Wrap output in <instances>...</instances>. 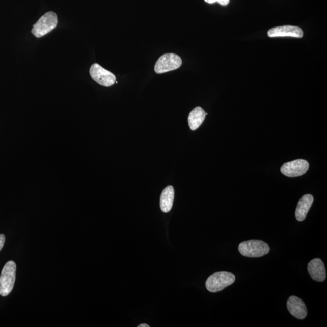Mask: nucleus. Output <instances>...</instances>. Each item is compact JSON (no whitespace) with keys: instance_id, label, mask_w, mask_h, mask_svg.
Here are the masks:
<instances>
[{"instance_id":"nucleus-1","label":"nucleus","mask_w":327,"mask_h":327,"mask_svg":"<svg viewBox=\"0 0 327 327\" xmlns=\"http://www.w3.org/2000/svg\"><path fill=\"white\" fill-rule=\"evenodd\" d=\"M235 275L229 272L220 271L210 276L206 283L208 291L211 293L219 292L235 283Z\"/></svg>"},{"instance_id":"nucleus-2","label":"nucleus","mask_w":327,"mask_h":327,"mask_svg":"<svg viewBox=\"0 0 327 327\" xmlns=\"http://www.w3.org/2000/svg\"><path fill=\"white\" fill-rule=\"evenodd\" d=\"M238 250L240 254L246 257L259 258L268 254L270 247L262 240H251L240 243Z\"/></svg>"},{"instance_id":"nucleus-3","label":"nucleus","mask_w":327,"mask_h":327,"mask_svg":"<svg viewBox=\"0 0 327 327\" xmlns=\"http://www.w3.org/2000/svg\"><path fill=\"white\" fill-rule=\"evenodd\" d=\"M17 266L14 261L6 263L0 275V295L7 296L14 288Z\"/></svg>"},{"instance_id":"nucleus-4","label":"nucleus","mask_w":327,"mask_h":327,"mask_svg":"<svg viewBox=\"0 0 327 327\" xmlns=\"http://www.w3.org/2000/svg\"><path fill=\"white\" fill-rule=\"evenodd\" d=\"M58 24V18L56 13L52 11L46 12L33 25L31 31L35 37L41 38L50 33Z\"/></svg>"},{"instance_id":"nucleus-5","label":"nucleus","mask_w":327,"mask_h":327,"mask_svg":"<svg viewBox=\"0 0 327 327\" xmlns=\"http://www.w3.org/2000/svg\"><path fill=\"white\" fill-rule=\"evenodd\" d=\"M181 57L175 53H166L163 54L157 61L155 71L158 74L165 73L178 69L182 65Z\"/></svg>"},{"instance_id":"nucleus-6","label":"nucleus","mask_w":327,"mask_h":327,"mask_svg":"<svg viewBox=\"0 0 327 327\" xmlns=\"http://www.w3.org/2000/svg\"><path fill=\"white\" fill-rule=\"evenodd\" d=\"M89 73L92 78L95 82L105 87L113 85L116 81V76L113 73L105 69L97 63H95L91 66Z\"/></svg>"},{"instance_id":"nucleus-7","label":"nucleus","mask_w":327,"mask_h":327,"mask_svg":"<svg viewBox=\"0 0 327 327\" xmlns=\"http://www.w3.org/2000/svg\"><path fill=\"white\" fill-rule=\"evenodd\" d=\"M309 169V164L306 160L297 159L285 163L281 168V172L288 177L294 178L305 174Z\"/></svg>"},{"instance_id":"nucleus-8","label":"nucleus","mask_w":327,"mask_h":327,"mask_svg":"<svg viewBox=\"0 0 327 327\" xmlns=\"http://www.w3.org/2000/svg\"><path fill=\"white\" fill-rule=\"evenodd\" d=\"M267 34L270 38L289 37L301 38H303L304 33L299 27L287 25L271 28Z\"/></svg>"},{"instance_id":"nucleus-9","label":"nucleus","mask_w":327,"mask_h":327,"mask_svg":"<svg viewBox=\"0 0 327 327\" xmlns=\"http://www.w3.org/2000/svg\"><path fill=\"white\" fill-rule=\"evenodd\" d=\"M287 307L291 315L298 319H305L307 316L306 304L298 297L290 296L287 301Z\"/></svg>"},{"instance_id":"nucleus-10","label":"nucleus","mask_w":327,"mask_h":327,"mask_svg":"<svg viewBox=\"0 0 327 327\" xmlns=\"http://www.w3.org/2000/svg\"><path fill=\"white\" fill-rule=\"evenodd\" d=\"M308 271L313 280L317 282L324 281L326 279V270L324 264L319 258L311 261L308 264Z\"/></svg>"},{"instance_id":"nucleus-11","label":"nucleus","mask_w":327,"mask_h":327,"mask_svg":"<svg viewBox=\"0 0 327 327\" xmlns=\"http://www.w3.org/2000/svg\"><path fill=\"white\" fill-rule=\"evenodd\" d=\"M314 198L312 195L306 194L300 199L298 203L295 216L299 221H303L306 219L307 213L313 203Z\"/></svg>"},{"instance_id":"nucleus-12","label":"nucleus","mask_w":327,"mask_h":327,"mask_svg":"<svg viewBox=\"0 0 327 327\" xmlns=\"http://www.w3.org/2000/svg\"><path fill=\"white\" fill-rule=\"evenodd\" d=\"M175 190L172 186H168L164 189L160 197V207L164 213H169L172 210L174 204Z\"/></svg>"},{"instance_id":"nucleus-13","label":"nucleus","mask_w":327,"mask_h":327,"mask_svg":"<svg viewBox=\"0 0 327 327\" xmlns=\"http://www.w3.org/2000/svg\"><path fill=\"white\" fill-rule=\"evenodd\" d=\"M207 113L201 107H196L190 112L188 117L189 127L192 130H196L203 124Z\"/></svg>"},{"instance_id":"nucleus-14","label":"nucleus","mask_w":327,"mask_h":327,"mask_svg":"<svg viewBox=\"0 0 327 327\" xmlns=\"http://www.w3.org/2000/svg\"><path fill=\"white\" fill-rule=\"evenodd\" d=\"M208 4H213V3L217 2L220 5L222 6H227L229 4L230 0H204Z\"/></svg>"},{"instance_id":"nucleus-15","label":"nucleus","mask_w":327,"mask_h":327,"mask_svg":"<svg viewBox=\"0 0 327 327\" xmlns=\"http://www.w3.org/2000/svg\"><path fill=\"white\" fill-rule=\"evenodd\" d=\"M5 242V236L4 235H3V234H1V235H0V251H1L3 247L4 246Z\"/></svg>"},{"instance_id":"nucleus-16","label":"nucleus","mask_w":327,"mask_h":327,"mask_svg":"<svg viewBox=\"0 0 327 327\" xmlns=\"http://www.w3.org/2000/svg\"><path fill=\"white\" fill-rule=\"evenodd\" d=\"M139 327H150V326L149 325L146 324V323H143V324L139 325Z\"/></svg>"}]
</instances>
